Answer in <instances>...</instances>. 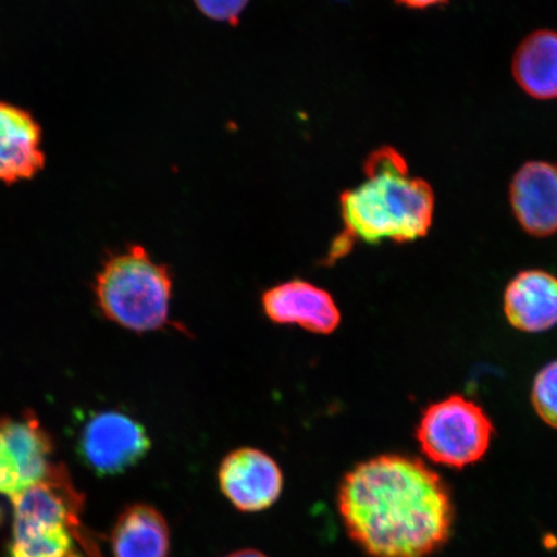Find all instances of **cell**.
Returning <instances> with one entry per match:
<instances>
[{
	"instance_id": "7a4b0ae2",
	"label": "cell",
	"mask_w": 557,
	"mask_h": 557,
	"mask_svg": "<svg viewBox=\"0 0 557 557\" xmlns=\"http://www.w3.org/2000/svg\"><path fill=\"white\" fill-rule=\"evenodd\" d=\"M366 181L339 197L344 232L334 240L330 260L350 252L355 242L412 243L433 226L435 194L426 180L410 176L406 159L392 146L364 162Z\"/></svg>"
},
{
	"instance_id": "277c9868",
	"label": "cell",
	"mask_w": 557,
	"mask_h": 557,
	"mask_svg": "<svg viewBox=\"0 0 557 557\" xmlns=\"http://www.w3.org/2000/svg\"><path fill=\"white\" fill-rule=\"evenodd\" d=\"M172 290L170 268L137 244L110 256L95 283L104 318L136 333L163 330L170 323Z\"/></svg>"
},
{
	"instance_id": "5b68a950",
	"label": "cell",
	"mask_w": 557,
	"mask_h": 557,
	"mask_svg": "<svg viewBox=\"0 0 557 557\" xmlns=\"http://www.w3.org/2000/svg\"><path fill=\"white\" fill-rule=\"evenodd\" d=\"M493 434V423L484 409L461 395L431 404L417 428L424 456L450 469L479 462L490 449Z\"/></svg>"
},
{
	"instance_id": "4fadbf2b",
	"label": "cell",
	"mask_w": 557,
	"mask_h": 557,
	"mask_svg": "<svg viewBox=\"0 0 557 557\" xmlns=\"http://www.w3.org/2000/svg\"><path fill=\"white\" fill-rule=\"evenodd\" d=\"M113 557H169V522L158 508L146 504L125 507L111 532Z\"/></svg>"
},
{
	"instance_id": "e0dca14e",
	"label": "cell",
	"mask_w": 557,
	"mask_h": 557,
	"mask_svg": "<svg viewBox=\"0 0 557 557\" xmlns=\"http://www.w3.org/2000/svg\"><path fill=\"white\" fill-rule=\"evenodd\" d=\"M394 2L408 10H429L448 3L449 0H394Z\"/></svg>"
},
{
	"instance_id": "ac0fdd59",
	"label": "cell",
	"mask_w": 557,
	"mask_h": 557,
	"mask_svg": "<svg viewBox=\"0 0 557 557\" xmlns=\"http://www.w3.org/2000/svg\"><path fill=\"white\" fill-rule=\"evenodd\" d=\"M226 557H268V556L262 554L261 552H257V549H253V548H244V549H239V552L230 554Z\"/></svg>"
},
{
	"instance_id": "7c38bea8",
	"label": "cell",
	"mask_w": 557,
	"mask_h": 557,
	"mask_svg": "<svg viewBox=\"0 0 557 557\" xmlns=\"http://www.w3.org/2000/svg\"><path fill=\"white\" fill-rule=\"evenodd\" d=\"M507 322L525 333L546 332L557 325V277L543 270L521 271L504 296Z\"/></svg>"
},
{
	"instance_id": "30bf717a",
	"label": "cell",
	"mask_w": 557,
	"mask_h": 557,
	"mask_svg": "<svg viewBox=\"0 0 557 557\" xmlns=\"http://www.w3.org/2000/svg\"><path fill=\"white\" fill-rule=\"evenodd\" d=\"M515 219L534 238L557 233V165L528 162L515 173L510 184Z\"/></svg>"
},
{
	"instance_id": "8992f818",
	"label": "cell",
	"mask_w": 557,
	"mask_h": 557,
	"mask_svg": "<svg viewBox=\"0 0 557 557\" xmlns=\"http://www.w3.org/2000/svg\"><path fill=\"white\" fill-rule=\"evenodd\" d=\"M83 465L99 476L122 475L148 456L151 438L144 424L121 410L90 412L75 445Z\"/></svg>"
},
{
	"instance_id": "6da1fadb",
	"label": "cell",
	"mask_w": 557,
	"mask_h": 557,
	"mask_svg": "<svg viewBox=\"0 0 557 557\" xmlns=\"http://www.w3.org/2000/svg\"><path fill=\"white\" fill-rule=\"evenodd\" d=\"M350 539L369 557H430L451 535L448 486L420 459L382 455L348 471L337 496Z\"/></svg>"
},
{
	"instance_id": "3957f363",
	"label": "cell",
	"mask_w": 557,
	"mask_h": 557,
	"mask_svg": "<svg viewBox=\"0 0 557 557\" xmlns=\"http://www.w3.org/2000/svg\"><path fill=\"white\" fill-rule=\"evenodd\" d=\"M11 500L9 557H102L83 524L85 496L64 465L53 463L41 482Z\"/></svg>"
},
{
	"instance_id": "8fae6325",
	"label": "cell",
	"mask_w": 557,
	"mask_h": 557,
	"mask_svg": "<svg viewBox=\"0 0 557 557\" xmlns=\"http://www.w3.org/2000/svg\"><path fill=\"white\" fill-rule=\"evenodd\" d=\"M45 164L39 123L29 111L0 100V183L32 180Z\"/></svg>"
},
{
	"instance_id": "52a82bcc",
	"label": "cell",
	"mask_w": 557,
	"mask_h": 557,
	"mask_svg": "<svg viewBox=\"0 0 557 557\" xmlns=\"http://www.w3.org/2000/svg\"><path fill=\"white\" fill-rule=\"evenodd\" d=\"M53 441L37 414L0 417V496L15 497L52 468Z\"/></svg>"
},
{
	"instance_id": "ba28073f",
	"label": "cell",
	"mask_w": 557,
	"mask_h": 557,
	"mask_svg": "<svg viewBox=\"0 0 557 557\" xmlns=\"http://www.w3.org/2000/svg\"><path fill=\"white\" fill-rule=\"evenodd\" d=\"M219 485L236 510H268L281 498L284 476L281 466L267 451L244 447L230 451L219 468Z\"/></svg>"
},
{
	"instance_id": "9a60e30c",
	"label": "cell",
	"mask_w": 557,
	"mask_h": 557,
	"mask_svg": "<svg viewBox=\"0 0 557 557\" xmlns=\"http://www.w3.org/2000/svg\"><path fill=\"white\" fill-rule=\"evenodd\" d=\"M532 404L541 420L557 430V360L542 368L535 377Z\"/></svg>"
},
{
	"instance_id": "5bb4252c",
	"label": "cell",
	"mask_w": 557,
	"mask_h": 557,
	"mask_svg": "<svg viewBox=\"0 0 557 557\" xmlns=\"http://www.w3.org/2000/svg\"><path fill=\"white\" fill-rule=\"evenodd\" d=\"M512 75L533 99H557V32L529 34L515 52Z\"/></svg>"
},
{
	"instance_id": "2e32d148",
	"label": "cell",
	"mask_w": 557,
	"mask_h": 557,
	"mask_svg": "<svg viewBox=\"0 0 557 557\" xmlns=\"http://www.w3.org/2000/svg\"><path fill=\"white\" fill-rule=\"evenodd\" d=\"M249 0H195L199 11L209 18L235 24Z\"/></svg>"
},
{
	"instance_id": "9c48e42d",
	"label": "cell",
	"mask_w": 557,
	"mask_h": 557,
	"mask_svg": "<svg viewBox=\"0 0 557 557\" xmlns=\"http://www.w3.org/2000/svg\"><path fill=\"white\" fill-rule=\"evenodd\" d=\"M261 305L264 315L278 325L331 334L341 324V312L330 292L302 278L271 287L262 295Z\"/></svg>"
}]
</instances>
